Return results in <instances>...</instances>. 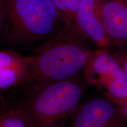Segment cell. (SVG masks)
<instances>
[{
  "mask_svg": "<svg viewBox=\"0 0 127 127\" xmlns=\"http://www.w3.org/2000/svg\"><path fill=\"white\" fill-rule=\"evenodd\" d=\"M74 23L66 21L57 34L28 56L29 76L24 87L58 81L83 70L91 50Z\"/></svg>",
  "mask_w": 127,
  "mask_h": 127,
  "instance_id": "1",
  "label": "cell"
},
{
  "mask_svg": "<svg viewBox=\"0 0 127 127\" xmlns=\"http://www.w3.org/2000/svg\"><path fill=\"white\" fill-rule=\"evenodd\" d=\"M0 41L12 46L45 43L66 21L52 0H2Z\"/></svg>",
  "mask_w": 127,
  "mask_h": 127,
  "instance_id": "2",
  "label": "cell"
},
{
  "mask_svg": "<svg viewBox=\"0 0 127 127\" xmlns=\"http://www.w3.org/2000/svg\"><path fill=\"white\" fill-rule=\"evenodd\" d=\"M88 83L84 75L24 87L17 109L31 127H63L70 120Z\"/></svg>",
  "mask_w": 127,
  "mask_h": 127,
  "instance_id": "3",
  "label": "cell"
},
{
  "mask_svg": "<svg viewBox=\"0 0 127 127\" xmlns=\"http://www.w3.org/2000/svg\"><path fill=\"white\" fill-rule=\"evenodd\" d=\"M88 84L103 92L107 98H127V77L107 48L94 50L83 68Z\"/></svg>",
  "mask_w": 127,
  "mask_h": 127,
  "instance_id": "4",
  "label": "cell"
},
{
  "mask_svg": "<svg viewBox=\"0 0 127 127\" xmlns=\"http://www.w3.org/2000/svg\"><path fill=\"white\" fill-rule=\"evenodd\" d=\"M126 120L110 99L97 98L78 106L69 127H123Z\"/></svg>",
  "mask_w": 127,
  "mask_h": 127,
  "instance_id": "5",
  "label": "cell"
},
{
  "mask_svg": "<svg viewBox=\"0 0 127 127\" xmlns=\"http://www.w3.org/2000/svg\"><path fill=\"white\" fill-rule=\"evenodd\" d=\"M74 24L80 34L97 48L111 47L101 18L100 0H81Z\"/></svg>",
  "mask_w": 127,
  "mask_h": 127,
  "instance_id": "6",
  "label": "cell"
},
{
  "mask_svg": "<svg viewBox=\"0 0 127 127\" xmlns=\"http://www.w3.org/2000/svg\"><path fill=\"white\" fill-rule=\"evenodd\" d=\"M101 18L110 47L127 45V0H100Z\"/></svg>",
  "mask_w": 127,
  "mask_h": 127,
  "instance_id": "7",
  "label": "cell"
},
{
  "mask_svg": "<svg viewBox=\"0 0 127 127\" xmlns=\"http://www.w3.org/2000/svg\"><path fill=\"white\" fill-rule=\"evenodd\" d=\"M30 65L0 71V91L17 86H24L27 81Z\"/></svg>",
  "mask_w": 127,
  "mask_h": 127,
  "instance_id": "8",
  "label": "cell"
},
{
  "mask_svg": "<svg viewBox=\"0 0 127 127\" xmlns=\"http://www.w3.org/2000/svg\"><path fill=\"white\" fill-rule=\"evenodd\" d=\"M28 65V56L24 57L12 50L0 51V71Z\"/></svg>",
  "mask_w": 127,
  "mask_h": 127,
  "instance_id": "9",
  "label": "cell"
},
{
  "mask_svg": "<svg viewBox=\"0 0 127 127\" xmlns=\"http://www.w3.org/2000/svg\"><path fill=\"white\" fill-rule=\"evenodd\" d=\"M65 20L74 23L81 0H52Z\"/></svg>",
  "mask_w": 127,
  "mask_h": 127,
  "instance_id": "10",
  "label": "cell"
},
{
  "mask_svg": "<svg viewBox=\"0 0 127 127\" xmlns=\"http://www.w3.org/2000/svg\"><path fill=\"white\" fill-rule=\"evenodd\" d=\"M0 127H31V125L20 111L12 110L0 120Z\"/></svg>",
  "mask_w": 127,
  "mask_h": 127,
  "instance_id": "11",
  "label": "cell"
},
{
  "mask_svg": "<svg viewBox=\"0 0 127 127\" xmlns=\"http://www.w3.org/2000/svg\"><path fill=\"white\" fill-rule=\"evenodd\" d=\"M116 48L112 54L127 77V45Z\"/></svg>",
  "mask_w": 127,
  "mask_h": 127,
  "instance_id": "12",
  "label": "cell"
},
{
  "mask_svg": "<svg viewBox=\"0 0 127 127\" xmlns=\"http://www.w3.org/2000/svg\"><path fill=\"white\" fill-rule=\"evenodd\" d=\"M112 101L120 109L122 114L127 119V98H107Z\"/></svg>",
  "mask_w": 127,
  "mask_h": 127,
  "instance_id": "13",
  "label": "cell"
},
{
  "mask_svg": "<svg viewBox=\"0 0 127 127\" xmlns=\"http://www.w3.org/2000/svg\"><path fill=\"white\" fill-rule=\"evenodd\" d=\"M12 109H0V120L1 118H2L3 117H5L6 115H7L11 111Z\"/></svg>",
  "mask_w": 127,
  "mask_h": 127,
  "instance_id": "14",
  "label": "cell"
},
{
  "mask_svg": "<svg viewBox=\"0 0 127 127\" xmlns=\"http://www.w3.org/2000/svg\"><path fill=\"white\" fill-rule=\"evenodd\" d=\"M2 1L0 0V23H1V15H2Z\"/></svg>",
  "mask_w": 127,
  "mask_h": 127,
  "instance_id": "15",
  "label": "cell"
},
{
  "mask_svg": "<svg viewBox=\"0 0 127 127\" xmlns=\"http://www.w3.org/2000/svg\"></svg>",
  "mask_w": 127,
  "mask_h": 127,
  "instance_id": "16",
  "label": "cell"
}]
</instances>
